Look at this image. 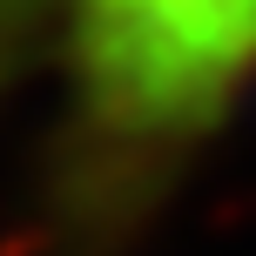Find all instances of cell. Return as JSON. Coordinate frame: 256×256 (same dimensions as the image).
<instances>
[{"label":"cell","instance_id":"obj_1","mask_svg":"<svg viewBox=\"0 0 256 256\" xmlns=\"http://www.w3.org/2000/svg\"><path fill=\"white\" fill-rule=\"evenodd\" d=\"M68 61L108 135H202L256 68V0H68Z\"/></svg>","mask_w":256,"mask_h":256}]
</instances>
